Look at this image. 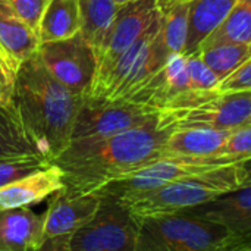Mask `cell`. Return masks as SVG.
I'll return each instance as SVG.
<instances>
[{
    "instance_id": "obj_9",
    "label": "cell",
    "mask_w": 251,
    "mask_h": 251,
    "mask_svg": "<svg viewBox=\"0 0 251 251\" xmlns=\"http://www.w3.org/2000/svg\"><path fill=\"white\" fill-rule=\"evenodd\" d=\"M160 109L126 101L85 96L75 121L72 140L103 138L150 122Z\"/></svg>"
},
{
    "instance_id": "obj_16",
    "label": "cell",
    "mask_w": 251,
    "mask_h": 251,
    "mask_svg": "<svg viewBox=\"0 0 251 251\" xmlns=\"http://www.w3.org/2000/svg\"><path fill=\"white\" fill-rule=\"evenodd\" d=\"M43 243V216L31 207L0 209V251H37Z\"/></svg>"
},
{
    "instance_id": "obj_7",
    "label": "cell",
    "mask_w": 251,
    "mask_h": 251,
    "mask_svg": "<svg viewBox=\"0 0 251 251\" xmlns=\"http://www.w3.org/2000/svg\"><path fill=\"white\" fill-rule=\"evenodd\" d=\"M221 165H229L221 157H179V156H162L129 174L109 181L97 188L96 194L110 196L119 200L131 199L151 190H156L165 184L176 181L179 178L207 171Z\"/></svg>"
},
{
    "instance_id": "obj_6",
    "label": "cell",
    "mask_w": 251,
    "mask_h": 251,
    "mask_svg": "<svg viewBox=\"0 0 251 251\" xmlns=\"http://www.w3.org/2000/svg\"><path fill=\"white\" fill-rule=\"evenodd\" d=\"M140 219L121 200L100 196L94 216L71 238L68 251H135Z\"/></svg>"
},
{
    "instance_id": "obj_2",
    "label": "cell",
    "mask_w": 251,
    "mask_h": 251,
    "mask_svg": "<svg viewBox=\"0 0 251 251\" xmlns=\"http://www.w3.org/2000/svg\"><path fill=\"white\" fill-rule=\"evenodd\" d=\"M84 97L53 78L35 53L21 65L15 106L40 156L53 162L69 146Z\"/></svg>"
},
{
    "instance_id": "obj_4",
    "label": "cell",
    "mask_w": 251,
    "mask_h": 251,
    "mask_svg": "<svg viewBox=\"0 0 251 251\" xmlns=\"http://www.w3.org/2000/svg\"><path fill=\"white\" fill-rule=\"evenodd\" d=\"M135 251H251V240L184 212L140 221Z\"/></svg>"
},
{
    "instance_id": "obj_28",
    "label": "cell",
    "mask_w": 251,
    "mask_h": 251,
    "mask_svg": "<svg viewBox=\"0 0 251 251\" xmlns=\"http://www.w3.org/2000/svg\"><path fill=\"white\" fill-rule=\"evenodd\" d=\"M187 71L190 87L194 91H212L218 90L221 79L218 75L207 66L199 53L187 54Z\"/></svg>"
},
{
    "instance_id": "obj_1",
    "label": "cell",
    "mask_w": 251,
    "mask_h": 251,
    "mask_svg": "<svg viewBox=\"0 0 251 251\" xmlns=\"http://www.w3.org/2000/svg\"><path fill=\"white\" fill-rule=\"evenodd\" d=\"M174 129L160 110L150 122L109 137L71 140L53 163L63 171L66 191L93 193L109 181L162 157Z\"/></svg>"
},
{
    "instance_id": "obj_31",
    "label": "cell",
    "mask_w": 251,
    "mask_h": 251,
    "mask_svg": "<svg viewBox=\"0 0 251 251\" xmlns=\"http://www.w3.org/2000/svg\"><path fill=\"white\" fill-rule=\"evenodd\" d=\"M15 79L16 76L0 62V106L15 104Z\"/></svg>"
},
{
    "instance_id": "obj_21",
    "label": "cell",
    "mask_w": 251,
    "mask_h": 251,
    "mask_svg": "<svg viewBox=\"0 0 251 251\" xmlns=\"http://www.w3.org/2000/svg\"><path fill=\"white\" fill-rule=\"evenodd\" d=\"M237 43H251V0H238L225 19L203 40L197 51Z\"/></svg>"
},
{
    "instance_id": "obj_15",
    "label": "cell",
    "mask_w": 251,
    "mask_h": 251,
    "mask_svg": "<svg viewBox=\"0 0 251 251\" xmlns=\"http://www.w3.org/2000/svg\"><path fill=\"white\" fill-rule=\"evenodd\" d=\"M65 188L63 171L56 165L28 174L0 188V209L31 207Z\"/></svg>"
},
{
    "instance_id": "obj_18",
    "label": "cell",
    "mask_w": 251,
    "mask_h": 251,
    "mask_svg": "<svg viewBox=\"0 0 251 251\" xmlns=\"http://www.w3.org/2000/svg\"><path fill=\"white\" fill-rule=\"evenodd\" d=\"M231 131L203 126L175 128L165 144L163 156L218 157Z\"/></svg>"
},
{
    "instance_id": "obj_3",
    "label": "cell",
    "mask_w": 251,
    "mask_h": 251,
    "mask_svg": "<svg viewBox=\"0 0 251 251\" xmlns=\"http://www.w3.org/2000/svg\"><path fill=\"white\" fill-rule=\"evenodd\" d=\"M249 184H251L250 169L246 162H240L191 174L121 201L141 221L151 216L182 212Z\"/></svg>"
},
{
    "instance_id": "obj_20",
    "label": "cell",
    "mask_w": 251,
    "mask_h": 251,
    "mask_svg": "<svg viewBox=\"0 0 251 251\" xmlns=\"http://www.w3.org/2000/svg\"><path fill=\"white\" fill-rule=\"evenodd\" d=\"M238 0H190L185 54L197 53L203 40L225 19Z\"/></svg>"
},
{
    "instance_id": "obj_27",
    "label": "cell",
    "mask_w": 251,
    "mask_h": 251,
    "mask_svg": "<svg viewBox=\"0 0 251 251\" xmlns=\"http://www.w3.org/2000/svg\"><path fill=\"white\" fill-rule=\"evenodd\" d=\"M218 157L228 163H240L251 160V124L234 128L226 138Z\"/></svg>"
},
{
    "instance_id": "obj_8",
    "label": "cell",
    "mask_w": 251,
    "mask_h": 251,
    "mask_svg": "<svg viewBox=\"0 0 251 251\" xmlns=\"http://www.w3.org/2000/svg\"><path fill=\"white\" fill-rule=\"evenodd\" d=\"M49 74L69 90L87 96L97 72V54L82 32L59 40L41 43L35 51Z\"/></svg>"
},
{
    "instance_id": "obj_23",
    "label": "cell",
    "mask_w": 251,
    "mask_h": 251,
    "mask_svg": "<svg viewBox=\"0 0 251 251\" xmlns=\"http://www.w3.org/2000/svg\"><path fill=\"white\" fill-rule=\"evenodd\" d=\"M79 4L82 15L81 32L97 54L106 32L119 10V6L115 0H79Z\"/></svg>"
},
{
    "instance_id": "obj_17",
    "label": "cell",
    "mask_w": 251,
    "mask_h": 251,
    "mask_svg": "<svg viewBox=\"0 0 251 251\" xmlns=\"http://www.w3.org/2000/svg\"><path fill=\"white\" fill-rule=\"evenodd\" d=\"M37 32L0 6V62L16 76L21 65L38 49Z\"/></svg>"
},
{
    "instance_id": "obj_11",
    "label": "cell",
    "mask_w": 251,
    "mask_h": 251,
    "mask_svg": "<svg viewBox=\"0 0 251 251\" xmlns=\"http://www.w3.org/2000/svg\"><path fill=\"white\" fill-rule=\"evenodd\" d=\"M100 204L96 193L75 194L65 188L51 196L44 218V243L40 250L68 251L71 238L94 216Z\"/></svg>"
},
{
    "instance_id": "obj_33",
    "label": "cell",
    "mask_w": 251,
    "mask_h": 251,
    "mask_svg": "<svg viewBox=\"0 0 251 251\" xmlns=\"http://www.w3.org/2000/svg\"><path fill=\"white\" fill-rule=\"evenodd\" d=\"M250 124H251V119H250Z\"/></svg>"
},
{
    "instance_id": "obj_24",
    "label": "cell",
    "mask_w": 251,
    "mask_h": 251,
    "mask_svg": "<svg viewBox=\"0 0 251 251\" xmlns=\"http://www.w3.org/2000/svg\"><path fill=\"white\" fill-rule=\"evenodd\" d=\"M38 154L21 122L16 106H0V159Z\"/></svg>"
},
{
    "instance_id": "obj_25",
    "label": "cell",
    "mask_w": 251,
    "mask_h": 251,
    "mask_svg": "<svg viewBox=\"0 0 251 251\" xmlns=\"http://www.w3.org/2000/svg\"><path fill=\"white\" fill-rule=\"evenodd\" d=\"M207 66L218 75L221 81L237 71L251 57V43L219 44L197 51Z\"/></svg>"
},
{
    "instance_id": "obj_14",
    "label": "cell",
    "mask_w": 251,
    "mask_h": 251,
    "mask_svg": "<svg viewBox=\"0 0 251 251\" xmlns=\"http://www.w3.org/2000/svg\"><path fill=\"white\" fill-rule=\"evenodd\" d=\"M182 212L221 224L234 234L251 240V184Z\"/></svg>"
},
{
    "instance_id": "obj_29",
    "label": "cell",
    "mask_w": 251,
    "mask_h": 251,
    "mask_svg": "<svg viewBox=\"0 0 251 251\" xmlns=\"http://www.w3.org/2000/svg\"><path fill=\"white\" fill-rule=\"evenodd\" d=\"M47 1L49 0H0V6L37 32Z\"/></svg>"
},
{
    "instance_id": "obj_5",
    "label": "cell",
    "mask_w": 251,
    "mask_h": 251,
    "mask_svg": "<svg viewBox=\"0 0 251 251\" xmlns=\"http://www.w3.org/2000/svg\"><path fill=\"white\" fill-rule=\"evenodd\" d=\"M169 50L162 38L160 10L146 32L116 60L110 71L96 81L87 96L125 100L144 85L168 60Z\"/></svg>"
},
{
    "instance_id": "obj_13",
    "label": "cell",
    "mask_w": 251,
    "mask_h": 251,
    "mask_svg": "<svg viewBox=\"0 0 251 251\" xmlns=\"http://www.w3.org/2000/svg\"><path fill=\"white\" fill-rule=\"evenodd\" d=\"M188 90L191 87L187 71V54L171 53L165 65L125 100L162 110Z\"/></svg>"
},
{
    "instance_id": "obj_10",
    "label": "cell",
    "mask_w": 251,
    "mask_h": 251,
    "mask_svg": "<svg viewBox=\"0 0 251 251\" xmlns=\"http://www.w3.org/2000/svg\"><path fill=\"white\" fill-rule=\"evenodd\" d=\"M162 113L175 128L203 126L234 129L250 124L251 90L215 91L196 106L185 109H162Z\"/></svg>"
},
{
    "instance_id": "obj_22",
    "label": "cell",
    "mask_w": 251,
    "mask_h": 251,
    "mask_svg": "<svg viewBox=\"0 0 251 251\" xmlns=\"http://www.w3.org/2000/svg\"><path fill=\"white\" fill-rule=\"evenodd\" d=\"M162 38L169 53H185L190 24V0H157Z\"/></svg>"
},
{
    "instance_id": "obj_12",
    "label": "cell",
    "mask_w": 251,
    "mask_h": 251,
    "mask_svg": "<svg viewBox=\"0 0 251 251\" xmlns=\"http://www.w3.org/2000/svg\"><path fill=\"white\" fill-rule=\"evenodd\" d=\"M157 15V0H134L119 7L97 51V72L93 84L110 71L116 60L146 32Z\"/></svg>"
},
{
    "instance_id": "obj_19",
    "label": "cell",
    "mask_w": 251,
    "mask_h": 251,
    "mask_svg": "<svg viewBox=\"0 0 251 251\" xmlns=\"http://www.w3.org/2000/svg\"><path fill=\"white\" fill-rule=\"evenodd\" d=\"M82 29L79 0H49L41 15L37 35L41 43L66 40Z\"/></svg>"
},
{
    "instance_id": "obj_30",
    "label": "cell",
    "mask_w": 251,
    "mask_h": 251,
    "mask_svg": "<svg viewBox=\"0 0 251 251\" xmlns=\"http://www.w3.org/2000/svg\"><path fill=\"white\" fill-rule=\"evenodd\" d=\"M251 90V57L244 62L237 71L221 81L218 91H238Z\"/></svg>"
},
{
    "instance_id": "obj_32",
    "label": "cell",
    "mask_w": 251,
    "mask_h": 251,
    "mask_svg": "<svg viewBox=\"0 0 251 251\" xmlns=\"http://www.w3.org/2000/svg\"><path fill=\"white\" fill-rule=\"evenodd\" d=\"M131 1H134V0H115V3L121 7V6H125V4H128V3H131Z\"/></svg>"
},
{
    "instance_id": "obj_26",
    "label": "cell",
    "mask_w": 251,
    "mask_h": 251,
    "mask_svg": "<svg viewBox=\"0 0 251 251\" xmlns=\"http://www.w3.org/2000/svg\"><path fill=\"white\" fill-rule=\"evenodd\" d=\"M51 162L40 154H25L0 159V188L13 181L49 166Z\"/></svg>"
}]
</instances>
